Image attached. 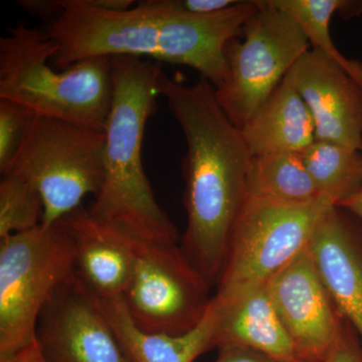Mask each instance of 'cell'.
<instances>
[{
    "label": "cell",
    "mask_w": 362,
    "mask_h": 362,
    "mask_svg": "<svg viewBox=\"0 0 362 362\" xmlns=\"http://www.w3.org/2000/svg\"><path fill=\"white\" fill-rule=\"evenodd\" d=\"M279 318L305 362H319L341 334L343 318L308 247L268 283Z\"/></svg>",
    "instance_id": "11"
},
{
    "label": "cell",
    "mask_w": 362,
    "mask_h": 362,
    "mask_svg": "<svg viewBox=\"0 0 362 362\" xmlns=\"http://www.w3.org/2000/svg\"><path fill=\"white\" fill-rule=\"evenodd\" d=\"M75 275V245L59 220L0 240V354L35 340L40 314Z\"/></svg>",
    "instance_id": "6"
},
{
    "label": "cell",
    "mask_w": 362,
    "mask_h": 362,
    "mask_svg": "<svg viewBox=\"0 0 362 362\" xmlns=\"http://www.w3.org/2000/svg\"><path fill=\"white\" fill-rule=\"evenodd\" d=\"M211 290L180 244L136 240L134 266L122 300L140 329L168 335L189 332L206 316Z\"/></svg>",
    "instance_id": "9"
},
{
    "label": "cell",
    "mask_w": 362,
    "mask_h": 362,
    "mask_svg": "<svg viewBox=\"0 0 362 362\" xmlns=\"http://www.w3.org/2000/svg\"><path fill=\"white\" fill-rule=\"evenodd\" d=\"M218 312L216 347H247L278 362H305L279 318L268 283L233 299L213 297Z\"/></svg>",
    "instance_id": "15"
},
{
    "label": "cell",
    "mask_w": 362,
    "mask_h": 362,
    "mask_svg": "<svg viewBox=\"0 0 362 362\" xmlns=\"http://www.w3.org/2000/svg\"><path fill=\"white\" fill-rule=\"evenodd\" d=\"M159 90L187 142L182 175L187 220L180 249L213 288L220 282L233 226L246 202L252 156L206 78L185 85L162 71Z\"/></svg>",
    "instance_id": "2"
},
{
    "label": "cell",
    "mask_w": 362,
    "mask_h": 362,
    "mask_svg": "<svg viewBox=\"0 0 362 362\" xmlns=\"http://www.w3.org/2000/svg\"><path fill=\"white\" fill-rule=\"evenodd\" d=\"M258 4L243 40L237 37L226 45L225 80L214 88L221 108L240 130L311 49L289 16L269 0Z\"/></svg>",
    "instance_id": "8"
},
{
    "label": "cell",
    "mask_w": 362,
    "mask_h": 362,
    "mask_svg": "<svg viewBox=\"0 0 362 362\" xmlns=\"http://www.w3.org/2000/svg\"><path fill=\"white\" fill-rule=\"evenodd\" d=\"M240 0H175L181 11L197 16H209L226 11Z\"/></svg>",
    "instance_id": "24"
},
{
    "label": "cell",
    "mask_w": 362,
    "mask_h": 362,
    "mask_svg": "<svg viewBox=\"0 0 362 362\" xmlns=\"http://www.w3.org/2000/svg\"><path fill=\"white\" fill-rule=\"evenodd\" d=\"M58 52L45 28L18 23L0 39V99L39 115L105 132L113 99L112 57L86 59L57 70Z\"/></svg>",
    "instance_id": "4"
},
{
    "label": "cell",
    "mask_w": 362,
    "mask_h": 362,
    "mask_svg": "<svg viewBox=\"0 0 362 362\" xmlns=\"http://www.w3.org/2000/svg\"><path fill=\"white\" fill-rule=\"evenodd\" d=\"M302 156L319 194L335 206L361 189V150L316 139Z\"/></svg>",
    "instance_id": "20"
},
{
    "label": "cell",
    "mask_w": 362,
    "mask_h": 362,
    "mask_svg": "<svg viewBox=\"0 0 362 362\" xmlns=\"http://www.w3.org/2000/svg\"><path fill=\"white\" fill-rule=\"evenodd\" d=\"M75 245V275L97 297L122 298L135 259V240L78 207L61 220Z\"/></svg>",
    "instance_id": "14"
},
{
    "label": "cell",
    "mask_w": 362,
    "mask_h": 362,
    "mask_svg": "<svg viewBox=\"0 0 362 362\" xmlns=\"http://www.w3.org/2000/svg\"><path fill=\"white\" fill-rule=\"evenodd\" d=\"M362 62V61H361ZM361 153H362V146H361Z\"/></svg>",
    "instance_id": "28"
},
{
    "label": "cell",
    "mask_w": 362,
    "mask_h": 362,
    "mask_svg": "<svg viewBox=\"0 0 362 362\" xmlns=\"http://www.w3.org/2000/svg\"><path fill=\"white\" fill-rule=\"evenodd\" d=\"M35 338L47 362H132L95 297L76 275L45 307Z\"/></svg>",
    "instance_id": "10"
},
{
    "label": "cell",
    "mask_w": 362,
    "mask_h": 362,
    "mask_svg": "<svg viewBox=\"0 0 362 362\" xmlns=\"http://www.w3.org/2000/svg\"><path fill=\"white\" fill-rule=\"evenodd\" d=\"M44 204L39 192L14 175L0 182V240L42 225Z\"/></svg>",
    "instance_id": "21"
},
{
    "label": "cell",
    "mask_w": 362,
    "mask_h": 362,
    "mask_svg": "<svg viewBox=\"0 0 362 362\" xmlns=\"http://www.w3.org/2000/svg\"><path fill=\"white\" fill-rule=\"evenodd\" d=\"M319 362H362L361 338L346 319L337 342Z\"/></svg>",
    "instance_id": "23"
},
{
    "label": "cell",
    "mask_w": 362,
    "mask_h": 362,
    "mask_svg": "<svg viewBox=\"0 0 362 362\" xmlns=\"http://www.w3.org/2000/svg\"><path fill=\"white\" fill-rule=\"evenodd\" d=\"M112 64L114 90L105 128L104 178L88 211L131 239L180 244L177 228L157 202L142 163L145 128L160 96V63L117 56Z\"/></svg>",
    "instance_id": "3"
},
{
    "label": "cell",
    "mask_w": 362,
    "mask_h": 362,
    "mask_svg": "<svg viewBox=\"0 0 362 362\" xmlns=\"http://www.w3.org/2000/svg\"><path fill=\"white\" fill-rule=\"evenodd\" d=\"M33 114L20 104L0 99V173L2 176L11 170Z\"/></svg>",
    "instance_id": "22"
},
{
    "label": "cell",
    "mask_w": 362,
    "mask_h": 362,
    "mask_svg": "<svg viewBox=\"0 0 362 362\" xmlns=\"http://www.w3.org/2000/svg\"><path fill=\"white\" fill-rule=\"evenodd\" d=\"M93 296L132 362H194L202 354L216 347L218 312L213 301L197 328L185 334L168 335L138 328L131 320L122 298Z\"/></svg>",
    "instance_id": "16"
},
{
    "label": "cell",
    "mask_w": 362,
    "mask_h": 362,
    "mask_svg": "<svg viewBox=\"0 0 362 362\" xmlns=\"http://www.w3.org/2000/svg\"><path fill=\"white\" fill-rule=\"evenodd\" d=\"M332 206L326 197L303 204L247 197L214 296L233 299L269 283L308 247L317 223Z\"/></svg>",
    "instance_id": "7"
},
{
    "label": "cell",
    "mask_w": 362,
    "mask_h": 362,
    "mask_svg": "<svg viewBox=\"0 0 362 362\" xmlns=\"http://www.w3.org/2000/svg\"><path fill=\"white\" fill-rule=\"evenodd\" d=\"M105 132L33 114L11 170L32 185L44 204L42 226H51L95 197L104 178Z\"/></svg>",
    "instance_id": "5"
},
{
    "label": "cell",
    "mask_w": 362,
    "mask_h": 362,
    "mask_svg": "<svg viewBox=\"0 0 362 362\" xmlns=\"http://www.w3.org/2000/svg\"><path fill=\"white\" fill-rule=\"evenodd\" d=\"M0 362H47L37 338L25 349L11 354H0Z\"/></svg>",
    "instance_id": "26"
},
{
    "label": "cell",
    "mask_w": 362,
    "mask_h": 362,
    "mask_svg": "<svg viewBox=\"0 0 362 362\" xmlns=\"http://www.w3.org/2000/svg\"><path fill=\"white\" fill-rule=\"evenodd\" d=\"M337 206L342 207V209H346L350 214H354L356 218L362 221V188L356 194L349 197L339 204Z\"/></svg>",
    "instance_id": "27"
},
{
    "label": "cell",
    "mask_w": 362,
    "mask_h": 362,
    "mask_svg": "<svg viewBox=\"0 0 362 362\" xmlns=\"http://www.w3.org/2000/svg\"><path fill=\"white\" fill-rule=\"evenodd\" d=\"M247 197L303 204L321 199L302 153L280 152L252 157Z\"/></svg>",
    "instance_id": "18"
},
{
    "label": "cell",
    "mask_w": 362,
    "mask_h": 362,
    "mask_svg": "<svg viewBox=\"0 0 362 362\" xmlns=\"http://www.w3.org/2000/svg\"><path fill=\"white\" fill-rule=\"evenodd\" d=\"M284 13L303 32L312 49L322 52L341 66L362 86V62L343 56L331 39L330 21L333 16L352 18L362 13V1L354 0H269Z\"/></svg>",
    "instance_id": "19"
},
{
    "label": "cell",
    "mask_w": 362,
    "mask_h": 362,
    "mask_svg": "<svg viewBox=\"0 0 362 362\" xmlns=\"http://www.w3.org/2000/svg\"><path fill=\"white\" fill-rule=\"evenodd\" d=\"M240 131L252 157L303 153L316 140L310 111L287 78Z\"/></svg>",
    "instance_id": "17"
},
{
    "label": "cell",
    "mask_w": 362,
    "mask_h": 362,
    "mask_svg": "<svg viewBox=\"0 0 362 362\" xmlns=\"http://www.w3.org/2000/svg\"><path fill=\"white\" fill-rule=\"evenodd\" d=\"M286 78L310 111L317 140L362 146V86L322 52H305Z\"/></svg>",
    "instance_id": "12"
},
{
    "label": "cell",
    "mask_w": 362,
    "mask_h": 362,
    "mask_svg": "<svg viewBox=\"0 0 362 362\" xmlns=\"http://www.w3.org/2000/svg\"><path fill=\"white\" fill-rule=\"evenodd\" d=\"M218 350V358L214 362H278L247 347L223 346Z\"/></svg>",
    "instance_id": "25"
},
{
    "label": "cell",
    "mask_w": 362,
    "mask_h": 362,
    "mask_svg": "<svg viewBox=\"0 0 362 362\" xmlns=\"http://www.w3.org/2000/svg\"><path fill=\"white\" fill-rule=\"evenodd\" d=\"M45 30L58 47L54 68L95 57L128 56L190 66L214 88L226 77V45L240 37L258 0L209 16L181 11L175 0H147L127 11H108L94 0H54Z\"/></svg>",
    "instance_id": "1"
},
{
    "label": "cell",
    "mask_w": 362,
    "mask_h": 362,
    "mask_svg": "<svg viewBox=\"0 0 362 362\" xmlns=\"http://www.w3.org/2000/svg\"><path fill=\"white\" fill-rule=\"evenodd\" d=\"M308 250L338 310L362 343V221L342 207H329Z\"/></svg>",
    "instance_id": "13"
}]
</instances>
